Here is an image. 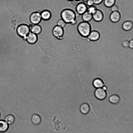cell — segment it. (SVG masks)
Listing matches in <instances>:
<instances>
[{
  "instance_id": "1",
  "label": "cell",
  "mask_w": 133,
  "mask_h": 133,
  "mask_svg": "<svg viewBox=\"0 0 133 133\" xmlns=\"http://www.w3.org/2000/svg\"><path fill=\"white\" fill-rule=\"evenodd\" d=\"M61 19L66 24H75L76 22V15L72 10L66 8L63 10L60 14Z\"/></svg>"
},
{
  "instance_id": "2",
  "label": "cell",
  "mask_w": 133,
  "mask_h": 133,
  "mask_svg": "<svg viewBox=\"0 0 133 133\" xmlns=\"http://www.w3.org/2000/svg\"><path fill=\"white\" fill-rule=\"evenodd\" d=\"M91 26L88 22L83 21L80 22L77 27L78 32L84 38H87L91 31Z\"/></svg>"
},
{
  "instance_id": "3",
  "label": "cell",
  "mask_w": 133,
  "mask_h": 133,
  "mask_svg": "<svg viewBox=\"0 0 133 133\" xmlns=\"http://www.w3.org/2000/svg\"><path fill=\"white\" fill-rule=\"evenodd\" d=\"M16 31L19 36L25 40L27 36L30 31V26L25 24H21L17 27Z\"/></svg>"
},
{
  "instance_id": "4",
  "label": "cell",
  "mask_w": 133,
  "mask_h": 133,
  "mask_svg": "<svg viewBox=\"0 0 133 133\" xmlns=\"http://www.w3.org/2000/svg\"><path fill=\"white\" fill-rule=\"evenodd\" d=\"M52 33L54 36L57 39L61 40L64 36L65 31L64 28L56 25L53 27Z\"/></svg>"
},
{
  "instance_id": "5",
  "label": "cell",
  "mask_w": 133,
  "mask_h": 133,
  "mask_svg": "<svg viewBox=\"0 0 133 133\" xmlns=\"http://www.w3.org/2000/svg\"><path fill=\"white\" fill-rule=\"evenodd\" d=\"M42 20L40 12H33L30 16L29 21L32 24H39Z\"/></svg>"
},
{
  "instance_id": "6",
  "label": "cell",
  "mask_w": 133,
  "mask_h": 133,
  "mask_svg": "<svg viewBox=\"0 0 133 133\" xmlns=\"http://www.w3.org/2000/svg\"><path fill=\"white\" fill-rule=\"evenodd\" d=\"M38 38L37 35L30 31L27 36L25 40L29 44L33 45L37 43Z\"/></svg>"
},
{
  "instance_id": "7",
  "label": "cell",
  "mask_w": 133,
  "mask_h": 133,
  "mask_svg": "<svg viewBox=\"0 0 133 133\" xmlns=\"http://www.w3.org/2000/svg\"><path fill=\"white\" fill-rule=\"evenodd\" d=\"M95 94L97 99L101 100L105 99L107 95L106 91L101 88H97L95 91Z\"/></svg>"
},
{
  "instance_id": "8",
  "label": "cell",
  "mask_w": 133,
  "mask_h": 133,
  "mask_svg": "<svg viewBox=\"0 0 133 133\" xmlns=\"http://www.w3.org/2000/svg\"><path fill=\"white\" fill-rule=\"evenodd\" d=\"M104 15L103 12L100 10L97 9L95 12L92 14V18L94 21L99 22L103 20Z\"/></svg>"
},
{
  "instance_id": "9",
  "label": "cell",
  "mask_w": 133,
  "mask_h": 133,
  "mask_svg": "<svg viewBox=\"0 0 133 133\" xmlns=\"http://www.w3.org/2000/svg\"><path fill=\"white\" fill-rule=\"evenodd\" d=\"M87 5L84 3L80 2L78 3L76 7L77 13L79 15H82L87 10Z\"/></svg>"
},
{
  "instance_id": "10",
  "label": "cell",
  "mask_w": 133,
  "mask_h": 133,
  "mask_svg": "<svg viewBox=\"0 0 133 133\" xmlns=\"http://www.w3.org/2000/svg\"><path fill=\"white\" fill-rule=\"evenodd\" d=\"M100 37L99 32L96 30L91 31L87 38L89 40L91 41H96L98 40Z\"/></svg>"
},
{
  "instance_id": "11",
  "label": "cell",
  "mask_w": 133,
  "mask_h": 133,
  "mask_svg": "<svg viewBox=\"0 0 133 133\" xmlns=\"http://www.w3.org/2000/svg\"><path fill=\"white\" fill-rule=\"evenodd\" d=\"M109 18L111 21L114 23L118 22L121 18V15L118 11H112L110 14Z\"/></svg>"
},
{
  "instance_id": "12",
  "label": "cell",
  "mask_w": 133,
  "mask_h": 133,
  "mask_svg": "<svg viewBox=\"0 0 133 133\" xmlns=\"http://www.w3.org/2000/svg\"><path fill=\"white\" fill-rule=\"evenodd\" d=\"M30 32L37 35L40 34L42 31V26L39 24H32L30 26Z\"/></svg>"
},
{
  "instance_id": "13",
  "label": "cell",
  "mask_w": 133,
  "mask_h": 133,
  "mask_svg": "<svg viewBox=\"0 0 133 133\" xmlns=\"http://www.w3.org/2000/svg\"><path fill=\"white\" fill-rule=\"evenodd\" d=\"M42 20L45 21L49 20L51 18L52 14L51 12L48 10H44L40 12Z\"/></svg>"
},
{
  "instance_id": "14",
  "label": "cell",
  "mask_w": 133,
  "mask_h": 133,
  "mask_svg": "<svg viewBox=\"0 0 133 133\" xmlns=\"http://www.w3.org/2000/svg\"><path fill=\"white\" fill-rule=\"evenodd\" d=\"M80 110L82 114L84 115H86L89 113L90 111V107L88 104L84 103L81 105Z\"/></svg>"
},
{
  "instance_id": "15",
  "label": "cell",
  "mask_w": 133,
  "mask_h": 133,
  "mask_svg": "<svg viewBox=\"0 0 133 133\" xmlns=\"http://www.w3.org/2000/svg\"><path fill=\"white\" fill-rule=\"evenodd\" d=\"M133 26L132 21L130 20H127L123 23L122 27L124 30L128 31L131 30Z\"/></svg>"
},
{
  "instance_id": "16",
  "label": "cell",
  "mask_w": 133,
  "mask_h": 133,
  "mask_svg": "<svg viewBox=\"0 0 133 133\" xmlns=\"http://www.w3.org/2000/svg\"><path fill=\"white\" fill-rule=\"evenodd\" d=\"M9 128V125L5 121L0 120V132L4 133L7 131Z\"/></svg>"
},
{
  "instance_id": "17",
  "label": "cell",
  "mask_w": 133,
  "mask_h": 133,
  "mask_svg": "<svg viewBox=\"0 0 133 133\" xmlns=\"http://www.w3.org/2000/svg\"><path fill=\"white\" fill-rule=\"evenodd\" d=\"M31 121L35 125L40 124L41 122V119L40 116L37 114H34L31 118Z\"/></svg>"
},
{
  "instance_id": "18",
  "label": "cell",
  "mask_w": 133,
  "mask_h": 133,
  "mask_svg": "<svg viewBox=\"0 0 133 133\" xmlns=\"http://www.w3.org/2000/svg\"><path fill=\"white\" fill-rule=\"evenodd\" d=\"M93 84L94 87L97 88H102L104 85L103 81L98 78L95 79L93 81Z\"/></svg>"
},
{
  "instance_id": "19",
  "label": "cell",
  "mask_w": 133,
  "mask_h": 133,
  "mask_svg": "<svg viewBox=\"0 0 133 133\" xmlns=\"http://www.w3.org/2000/svg\"><path fill=\"white\" fill-rule=\"evenodd\" d=\"M110 102L112 104H118L120 101L119 97L116 95H111L109 98Z\"/></svg>"
},
{
  "instance_id": "20",
  "label": "cell",
  "mask_w": 133,
  "mask_h": 133,
  "mask_svg": "<svg viewBox=\"0 0 133 133\" xmlns=\"http://www.w3.org/2000/svg\"><path fill=\"white\" fill-rule=\"evenodd\" d=\"M82 15V18L83 21L88 22L92 19V15L90 14L87 11Z\"/></svg>"
},
{
  "instance_id": "21",
  "label": "cell",
  "mask_w": 133,
  "mask_h": 133,
  "mask_svg": "<svg viewBox=\"0 0 133 133\" xmlns=\"http://www.w3.org/2000/svg\"><path fill=\"white\" fill-rule=\"evenodd\" d=\"M5 121L8 124L12 125L14 122L15 118L12 115H9L6 116L5 118Z\"/></svg>"
},
{
  "instance_id": "22",
  "label": "cell",
  "mask_w": 133,
  "mask_h": 133,
  "mask_svg": "<svg viewBox=\"0 0 133 133\" xmlns=\"http://www.w3.org/2000/svg\"><path fill=\"white\" fill-rule=\"evenodd\" d=\"M115 0H104V4L106 7L111 8L115 4Z\"/></svg>"
},
{
  "instance_id": "23",
  "label": "cell",
  "mask_w": 133,
  "mask_h": 133,
  "mask_svg": "<svg viewBox=\"0 0 133 133\" xmlns=\"http://www.w3.org/2000/svg\"><path fill=\"white\" fill-rule=\"evenodd\" d=\"M66 24L64 21L61 19L58 21L57 25L64 28L66 26Z\"/></svg>"
},
{
  "instance_id": "24",
  "label": "cell",
  "mask_w": 133,
  "mask_h": 133,
  "mask_svg": "<svg viewBox=\"0 0 133 133\" xmlns=\"http://www.w3.org/2000/svg\"><path fill=\"white\" fill-rule=\"evenodd\" d=\"M97 8L94 6H90L88 8L87 11L90 14H93Z\"/></svg>"
},
{
  "instance_id": "25",
  "label": "cell",
  "mask_w": 133,
  "mask_h": 133,
  "mask_svg": "<svg viewBox=\"0 0 133 133\" xmlns=\"http://www.w3.org/2000/svg\"><path fill=\"white\" fill-rule=\"evenodd\" d=\"M111 10L112 11H118V8L116 5H114L111 7Z\"/></svg>"
},
{
  "instance_id": "26",
  "label": "cell",
  "mask_w": 133,
  "mask_h": 133,
  "mask_svg": "<svg viewBox=\"0 0 133 133\" xmlns=\"http://www.w3.org/2000/svg\"><path fill=\"white\" fill-rule=\"evenodd\" d=\"M129 42L128 40L124 41L122 43L123 46L125 47H129Z\"/></svg>"
},
{
  "instance_id": "27",
  "label": "cell",
  "mask_w": 133,
  "mask_h": 133,
  "mask_svg": "<svg viewBox=\"0 0 133 133\" xmlns=\"http://www.w3.org/2000/svg\"><path fill=\"white\" fill-rule=\"evenodd\" d=\"M87 1V4L89 6H93L94 4L92 0H88Z\"/></svg>"
},
{
  "instance_id": "28",
  "label": "cell",
  "mask_w": 133,
  "mask_h": 133,
  "mask_svg": "<svg viewBox=\"0 0 133 133\" xmlns=\"http://www.w3.org/2000/svg\"><path fill=\"white\" fill-rule=\"evenodd\" d=\"M94 4L98 5L102 3L103 0H92Z\"/></svg>"
},
{
  "instance_id": "29",
  "label": "cell",
  "mask_w": 133,
  "mask_h": 133,
  "mask_svg": "<svg viewBox=\"0 0 133 133\" xmlns=\"http://www.w3.org/2000/svg\"><path fill=\"white\" fill-rule=\"evenodd\" d=\"M129 47L131 49L133 48V40L131 39L129 42Z\"/></svg>"
},
{
  "instance_id": "30",
  "label": "cell",
  "mask_w": 133,
  "mask_h": 133,
  "mask_svg": "<svg viewBox=\"0 0 133 133\" xmlns=\"http://www.w3.org/2000/svg\"><path fill=\"white\" fill-rule=\"evenodd\" d=\"M102 88H102L105 91H106L107 89V88L106 86H103Z\"/></svg>"
},
{
  "instance_id": "31",
  "label": "cell",
  "mask_w": 133,
  "mask_h": 133,
  "mask_svg": "<svg viewBox=\"0 0 133 133\" xmlns=\"http://www.w3.org/2000/svg\"><path fill=\"white\" fill-rule=\"evenodd\" d=\"M67 0L69 1H73L74 0Z\"/></svg>"
},
{
  "instance_id": "32",
  "label": "cell",
  "mask_w": 133,
  "mask_h": 133,
  "mask_svg": "<svg viewBox=\"0 0 133 133\" xmlns=\"http://www.w3.org/2000/svg\"><path fill=\"white\" fill-rule=\"evenodd\" d=\"M82 0L84 1H87L88 0Z\"/></svg>"
},
{
  "instance_id": "33",
  "label": "cell",
  "mask_w": 133,
  "mask_h": 133,
  "mask_svg": "<svg viewBox=\"0 0 133 133\" xmlns=\"http://www.w3.org/2000/svg\"><path fill=\"white\" fill-rule=\"evenodd\" d=\"M75 0L76 1H78L79 0Z\"/></svg>"
},
{
  "instance_id": "34",
  "label": "cell",
  "mask_w": 133,
  "mask_h": 133,
  "mask_svg": "<svg viewBox=\"0 0 133 133\" xmlns=\"http://www.w3.org/2000/svg\"><path fill=\"white\" fill-rule=\"evenodd\" d=\"M0 116H1V114L0 113Z\"/></svg>"
}]
</instances>
